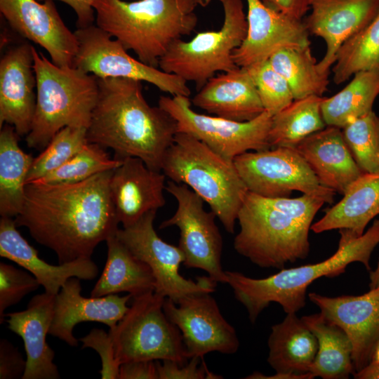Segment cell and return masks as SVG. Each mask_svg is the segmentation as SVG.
<instances>
[{"mask_svg":"<svg viewBox=\"0 0 379 379\" xmlns=\"http://www.w3.org/2000/svg\"><path fill=\"white\" fill-rule=\"evenodd\" d=\"M161 171L171 180L186 185L197 194L225 230L234 232L248 190L233 161L192 135L178 132L164 155Z\"/></svg>","mask_w":379,"mask_h":379,"instance_id":"7","label":"cell"},{"mask_svg":"<svg viewBox=\"0 0 379 379\" xmlns=\"http://www.w3.org/2000/svg\"><path fill=\"white\" fill-rule=\"evenodd\" d=\"M87 128L67 126L60 130L33 160L26 184L39 180L60 167L88 142Z\"/></svg>","mask_w":379,"mask_h":379,"instance_id":"37","label":"cell"},{"mask_svg":"<svg viewBox=\"0 0 379 379\" xmlns=\"http://www.w3.org/2000/svg\"><path fill=\"white\" fill-rule=\"evenodd\" d=\"M246 1V36L232 55L237 66L246 67L267 60L281 49L310 46L304 21L273 11L260 0Z\"/></svg>","mask_w":379,"mask_h":379,"instance_id":"18","label":"cell"},{"mask_svg":"<svg viewBox=\"0 0 379 379\" xmlns=\"http://www.w3.org/2000/svg\"><path fill=\"white\" fill-rule=\"evenodd\" d=\"M295 149L310 166L319 183L344 194L363 172L344 139L342 128L326 126L308 135Z\"/></svg>","mask_w":379,"mask_h":379,"instance_id":"26","label":"cell"},{"mask_svg":"<svg viewBox=\"0 0 379 379\" xmlns=\"http://www.w3.org/2000/svg\"><path fill=\"white\" fill-rule=\"evenodd\" d=\"M106 243V263L91 296L127 292L135 298L154 292L155 279L149 266L133 254L117 234L109 237Z\"/></svg>","mask_w":379,"mask_h":379,"instance_id":"29","label":"cell"},{"mask_svg":"<svg viewBox=\"0 0 379 379\" xmlns=\"http://www.w3.org/2000/svg\"><path fill=\"white\" fill-rule=\"evenodd\" d=\"M121 163L122 159L110 158L105 147L88 142L60 167L32 182L44 184L78 182L98 173L112 171Z\"/></svg>","mask_w":379,"mask_h":379,"instance_id":"36","label":"cell"},{"mask_svg":"<svg viewBox=\"0 0 379 379\" xmlns=\"http://www.w3.org/2000/svg\"><path fill=\"white\" fill-rule=\"evenodd\" d=\"M55 295L46 292L29 300L25 310L5 314L8 328L23 340L26 368L22 379H58L60 373L54 364L55 352L48 345L53 317Z\"/></svg>","mask_w":379,"mask_h":379,"instance_id":"23","label":"cell"},{"mask_svg":"<svg viewBox=\"0 0 379 379\" xmlns=\"http://www.w3.org/2000/svg\"><path fill=\"white\" fill-rule=\"evenodd\" d=\"M353 376L357 379H379V364L369 363Z\"/></svg>","mask_w":379,"mask_h":379,"instance_id":"47","label":"cell"},{"mask_svg":"<svg viewBox=\"0 0 379 379\" xmlns=\"http://www.w3.org/2000/svg\"><path fill=\"white\" fill-rule=\"evenodd\" d=\"M203 358L194 357L189 363L184 364L171 360H164L160 364L157 361L158 379H218L221 375L210 371L203 361L199 366Z\"/></svg>","mask_w":379,"mask_h":379,"instance_id":"42","label":"cell"},{"mask_svg":"<svg viewBox=\"0 0 379 379\" xmlns=\"http://www.w3.org/2000/svg\"><path fill=\"white\" fill-rule=\"evenodd\" d=\"M166 190L175 197L177 208L159 228H179L178 246L185 255L186 267L201 269L216 283H227L221 264L222 238L215 222V214L206 211L204 200L186 185L170 180Z\"/></svg>","mask_w":379,"mask_h":379,"instance_id":"12","label":"cell"},{"mask_svg":"<svg viewBox=\"0 0 379 379\" xmlns=\"http://www.w3.org/2000/svg\"><path fill=\"white\" fill-rule=\"evenodd\" d=\"M379 214V172L363 173L348 187L343 199L311 226L315 233L347 229L361 236Z\"/></svg>","mask_w":379,"mask_h":379,"instance_id":"28","label":"cell"},{"mask_svg":"<svg viewBox=\"0 0 379 379\" xmlns=\"http://www.w3.org/2000/svg\"><path fill=\"white\" fill-rule=\"evenodd\" d=\"M233 161L248 190L262 197H289L293 191H299L333 198L335 193L319 183L295 148L246 152Z\"/></svg>","mask_w":379,"mask_h":379,"instance_id":"13","label":"cell"},{"mask_svg":"<svg viewBox=\"0 0 379 379\" xmlns=\"http://www.w3.org/2000/svg\"><path fill=\"white\" fill-rule=\"evenodd\" d=\"M36 101L29 147L44 149L67 126L88 128L98 93V78L74 67H59L32 46Z\"/></svg>","mask_w":379,"mask_h":379,"instance_id":"6","label":"cell"},{"mask_svg":"<svg viewBox=\"0 0 379 379\" xmlns=\"http://www.w3.org/2000/svg\"><path fill=\"white\" fill-rule=\"evenodd\" d=\"M164 310L179 328L190 359L204 358L211 352L225 354L237 352L239 340L237 332L222 315L210 293L191 294L177 303L166 298Z\"/></svg>","mask_w":379,"mask_h":379,"instance_id":"15","label":"cell"},{"mask_svg":"<svg viewBox=\"0 0 379 379\" xmlns=\"http://www.w3.org/2000/svg\"><path fill=\"white\" fill-rule=\"evenodd\" d=\"M268 60L287 81L294 100L321 96L327 90L329 74L319 70L310 46L279 50Z\"/></svg>","mask_w":379,"mask_h":379,"instance_id":"34","label":"cell"},{"mask_svg":"<svg viewBox=\"0 0 379 379\" xmlns=\"http://www.w3.org/2000/svg\"><path fill=\"white\" fill-rule=\"evenodd\" d=\"M156 213L149 211L134 224L117 232L118 239L151 268L155 279L154 292L175 303L191 294L213 292L217 283L209 277L193 281L180 274L185 255L179 246L159 237L154 228Z\"/></svg>","mask_w":379,"mask_h":379,"instance_id":"14","label":"cell"},{"mask_svg":"<svg viewBox=\"0 0 379 379\" xmlns=\"http://www.w3.org/2000/svg\"><path fill=\"white\" fill-rule=\"evenodd\" d=\"M32 46L27 42L11 46L0 60V127L9 124L20 136L29 133L36 108Z\"/></svg>","mask_w":379,"mask_h":379,"instance_id":"19","label":"cell"},{"mask_svg":"<svg viewBox=\"0 0 379 379\" xmlns=\"http://www.w3.org/2000/svg\"><path fill=\"white\" fill-rule=\"evenodd\" d=\"M194 0H97L95 25L143 63L159 67L160 58L197 25Z\"/></svg>","mask_w":379,"mask_h":379,"instance_id":"5","label":"cell"},{"mask_svg":"<svg viewBox=\"0 0 379 379\" xmlns=\"http://www.w3.org/2000/svg\"><path fill=\"white\" fill-rule=\"evenodd\" d=\"M80 279H69L55 295L53 317L49 334L72 347L79 341L73 335L74 326L80 322L95 321L113 328L123 318L132 298L130 294H111L86 298L81 294Z\"/></svg>","mask_w":379,"mask_h":379,"instance_id":"22","label":"cell"},{"mask_svg":"<svg viewBox=\"0 0 379 379\" xmlns=\"http://www.w3.org/2000/svg\"><path fill=\"white\" fill-rule=\"evenodd\" d=\"M260 1L273 11L300 20H302L310 10V0H260Z\"/></svg>","mask_w":379,"mask_h":379,"instance_id":"45","label":"cell"},{"mask_svg":"<svg viewBox=\"0 0 379 379\" xmlns=\"http://www.w3.org/2000/svg\"><path fill=\"white\" fill-rule=\"evenodd\" d=\"M26 368L18 349L5 338L0 340V379L22 378Z\"/></svg>","mask_w":379,"mask_h":379,"instance_id":"43","label":"cell"},{"mask_svg":"<svg viewBox=\"0 0 379 379\" xmlns=\"http://www.w3.org/2000/svg\"><path fill=\"white\" fill-rule=\"evenodd\" d=\"M166 175L149 168L140 159L126 157L114 169L109 192L119 223L128 227L166 204Z\"/></svg>","mask_w":379,"mask_h":379,"instance_id":"21","label":"cell"},{"mask_svg":"<svg viewBox=\"0 0 379 379\" xmlns=\"http://www.w3.org/2000/svg\"><path fill=\"white\" fill-rule=\"evenodd\" d=\"M379 285V260L376 268L370 272V288Z\"/></svg>","mask_w":379,"mask_h":379,"instance_id":"48","label":"cell"},{"mask_svg":"<svg viewBox=\"0 0 379 379\" xmlns=\"http://www.w3.org/2000/svg\"><path fill=\"white\" fill-rule=\"evenodd\" d=\"M197 5L201 7L207 6L211 1V0H194Z\"/></svg>","mask_w":379,"mask_h":379,"instance_id":"50","label":"cell"},{"mask_svg":"<svg viewBox=\"0 0 379 379\" xmlns=\"http://www.w3.org/2000/svg\"><path fill=\"white\" fill-rule=\"evenodd\" d=\"M11 217L0 219V255L30 272L44 288V292L56 295L70 278L83 280L95 279L98 268L91 258H79L70 262L51 265L38 254L17 230Z\"/></svg>","mask_w":379,"mask_h":379,"instance_id":"24","label":"cell"},{"mask_svg":"<svg viewBox=\"0 0 379 379\" xmlns=\"http://www.w3.org/2000/svg\"><path fill=\"white\" fill-rule=\"evenodd\" d=\"M159 106L176 121L178 133L192 135L227 159L233 161L250 150L271 148L269 132L272 116L266 111L252 120L239 122L197 113L187 96L161 95Z\"/></svg>","mask_w":379,"mask_h":379,"instance_id":"10","label":"cell"},{"mask_svg":"<svg viewBox=\"0 0 379 379\" xmlns=\"http://www.w3.org/2000/svg\"><path fill=\"white\" fill-rule=\"evenodd\" d=\"M78 51L73 67L98 78H126L146 81L171 95L189 97L181 77L147 65L131 56L117 39L95 24L74 31Z\"/></svg>","mask_w":379,"mask_h":379,"instance_id":"11","label":"cell"},{"mask_svg":"<svg viewBox=\"0 0 379 379\" xmlns=\"http://www.w3.org/2000/svg\"><path fill=\"white\" fill-rule=\"evenodd\" d=\"M192 102L215 116L239 122L252 120L265 111L254 83L243 67L211 78Z\"/></svg>","mask_w":379,"mask_h":379,"instance_id":"27","label":"cell"},{"mask_svg":"<svg viewBox=\"0 0 379 379\" xmlns=\"http://www.w3.org/2000/svg\"><path fill=\"white\" fill-rule=\"evenodd\" d=\"M112 171L78 182L26 184L17 227H26L54 251L59 264L91 258L96 246L119 229L109 192Z\"/></svg>","mask_w":379,"mask_h":379,"instance_id":"1","label":"cell"},{"mask_svg":"<svg viewBox=\"0 0 379 379\" xmlns=\"http://www.w3.org/2000/svg\"><path fill=\"white\" fill-rule=\"evenodd\" d=\"M324 98L310 95L294 100L272 117L269 132L271 148L295 147L308 135L326 126L321 104Z\"/></svg>","mask_w":379,"mask_h":379,"instance_id":"33","label":"cell"},{"mask_svg":"<svg viewBox=\"0 0 379 379\" xmlns=\"http://www.w3.org/2000/svg\"><path fill=\"white\" fill-rule=\"evenodd\" d=\"M166 298L151 292L133 298L123 318L109 334L117 361L190 359L179 328L164 310Z\"/></svg>","mask_w":379,"mask_h":379,"instance_id":"9","label":"cell"},{"mask_svg":"<svg viewBox=\"0 0 379 379\" xmlns=\"http://www.w3.org/2000/svg\"><path fill=\"white\" fill-rule=\"evenodd\" d=\"M308 297L348 335L354 373L368 365L379 340V285L361 295L328 297L310 293Z\"/></svg>","mask_w":379,"mask_h":379,"instance_id":"17","label":"cell"},{"mask_svg":"<svg viewBox=\"0 0 379 379\" xmlns=\"http://www.w3.org/2000/svg\"><path fill=\"white\" fill-rule=\"evenodd\" d=\"M118 379H158L154 361H133L119 366Z\"/></svg>","mask_w":379,"mask_h":379,"instance_id":"44","label":"cell"},{"mask_svg":"<svg viewBox=\"0 0 379 379\" xmlns=\"http://www.w3.org/2000/svg\"><path fill=\"white\" fill-rule=\"evenodd\" d=\"M310 10L304 23L310 34L325 41L326 51L317 65L329 74L341 46L375 17L379 0H310Z\"/></svg>","mask_w":379,"mask_h":379,"instance_id":"20","label":"cell"},{"mask_svg":"<svg viewBox=\"0 0 379 379\" xmlns=\"http://www.w3.org/2000/svg\"><path fill=\"white\" fill-rule=\"evenodd\" d=\"M301 318L318 343L317 352L310 370L312 376L346 379L354 375L352 344L345 331L321 312Z\"/></svg>","mask_w":379,"mask_h":379,"instance_id":"30","label":"cell"},{"mask_svg":"<svg viewBox=\"0 0 379 379\" xmlns=\"http://www.w3.org/2000/svg\"><path fill=\"white\" fill-rule=\"evenodd\" d=\"M98 87L88 142L112 149L115 159L139 158L161 171L164 155L178 133L176 121L159 106L147 103L140 81L98 78Z\"/></svg>","mask_w":379,"mask_h":379,"instance_id":"2","label":"cell"},{"mask_svg":"<svg viewBox=\"0 0 379 379\" xmlns=\"http://www.w3.org/2000/svg\"><path fill=\"white\" fill-rule=\"evenodd\" d=\"M82 348H92L100 357L102 368L100 371L102 379H118L120 364L117 361L113 347L112 338L109 333L102 329L94 328L80 338Z\"/></svg>","mask_w":379,"mask_h":379,"instance_id":"41","label":"cell"},{"mask_svg":"<svg viewBox=\"0 0 379 379\" xmlns=\"http://www.w3.org/2000/svg\"><path fill=\"white\" fill-rule=\"evenodd\" d=\"M20 135L14 128L4 124L0 131V215L16 217L25 198L28 172L34 157L18 144Z\"/></svg>","mask_w":379,"mask_h":379,"instance_id":"31","label":"cell"},{"mask_svg":"<svg viewBox=\"0 0 379 379\" xmlns=\"http://www.w3.org/2000/svg\"><path fill=\"white\" fill-rule=\"evenodd\" d=\"M0 12L13 31L44 48L59 67H73L78 41L54 1L0 0Z\"/></svg>","mask_w":379,"mask_h":379,"instance_id":"16","label":"cell"},{"mask_svg":"<svg viewBox=\"0 0 379 379\" xmlns=\"http://www.w3.org/2000/svg\"><path fill=\"white\" fill-rule=\"evenodd\" d=\"M224 11L221 28L198 32L189 41H175L160 58L159 67L195 84L200 90L218 71L237 66L232 52L244 40L248 29L242 0H218Z\"/></svg>","mask_w":379,"mask_h":379,"instance_id":"8","label":"cell"},{"mask_svg":"<svg viewBox=\"0 0 379 379\" xmlns=\"http://www.w3.org/2000/svg\"><path fill=\"white\" fill-rule=\"evenodd\" d=\"M267 345V362L276 373L267 376L255 371L248 378H314L310 370L317 352V340L296 313L286 314L282 321L272 326Z\"/></svg>","mask_w":379,"mask_h":379,"instance_id":"25","label":"cell"},{"mask_svg":"<svg viewBox=\"0 0 379 379\" xmlns=\"http://www.w3.org/2000/svg\"><path fill=\"white\" fill-rule=\"evenodd\" d=\"M338 250L328 258L314 264L281 269L262 279H254L235 271H225L227 284L235 298L246 309L251 323H255L271 302L279 304L286 314L297 313L305 305L308 286L321 277H335L348 265L361 262L371 270V253L379 244V219L361 236L347 229L339 230Z\"/></svg>","mask_w":379,"mask_h":379,"instance_id":"4","label":"cell"},{"mask_svg":"<svg viewBox=\"0 0 379 379\" xmlns=\"http://www.w3.org/2000/svg\"><path fill=\"white\" fill-rule=\"evenodd\" d=\"M40 284L27 270L0 262V324L5 320V310L18 304Z\"/></svg>","mask_w":379,"mask_h":379,"instance_id":"40","label":"cell"},{"mask_svg":"<svg viewBox=\"0 0 379 379\" xmlns=\"http://www.w3.org/2000/svg\"><path fill=\"white\" fill-rule=\"evenodd\" d=\"M373 69H379V11L338 50L332 67L333 81L340 84L359 71Z\"/></svg>","mask_w":379,"mask_h":379,"instance_id":"35","label":"cell"},{"mask_svg":"<svg viewBox=\"0 0 379 379\" xmlns=\"http://www.w3.org/2000/svg\"><path fill=\"white\" fill-rule=\"evenodd\" d=\"M352 81L330 98H324L321 109L326 126L343 128L372 110L379 95V69L355 73Z\"/></svg>","mask_w":379,"mask_h":379,"instance_id":"32","label":"cell"},{"mask_svg":"<svg viewBox=\"0 0 379 379\" xmlns=\"http://www.w3.org/2000/svg\"><path fill=\"white\" fill-rule=\"evenodd\" d=\"M44 1L46 0H37ZM60 1L69 6L77 16V28L86 27L95 23L93 4L97 0H53Z\"/></svg>","mask_w":379,"mask_h":379,"instance_id":"46","label":"cell"},{"mask_svg":"<svg viewBox=\"0 0 379 379\" xmlns=\"http://www.w3.org/2000/svg\"><path fill=\"white\" fill-rule=\"evenodd\" d=\"M246 68L254 83L265 111L271 116L294 100L287 81L273 68L268 60Z\"/></svg>","mask_w":379,"mask_h":379,"instance_id":"39","label":"cell"},{"mask_svg":"<svg viewBox=\"0 0 379 379\" xmlns=\"http://www.w3.org/2000/svg\"><path fill=\"white\" fill-rule=\"evenodd\" d=\"M333 198L303 194L298 198H270L248 192L239 211L240 230L234 248L253 264L281 270L310 253L309 231L324 204Z\"/></svg>","mask_w":379,"mask_h":379,"instance_id":"3","label":"cell"},{"mask_svg":"<svg viewBox=\"0 0 379 379\" xmlns=\"http://www.w3.org/2000/svg\"><path fill=\"white\" fill-rule=\"evenodd\" d=\"M344 139L363 173L379 172V117L371 111L342 128Z\"/></svg>","mask_w":379,"mask_h":379,"instance_id":"38","label":"cell"},{"mask_svg":"<svg viewBox=\"0 0 379 379\" xmlns=\"http://www.w3.org/2000/svg\"><path fill=\"white\" fill-rule=\"evenodd\" d=\"M370 363L379 364V340L375 346Z\"/></svg>","mask_w":379,"mask_h":379,"instance_id":"49","label":"cell"}]
</instances>
